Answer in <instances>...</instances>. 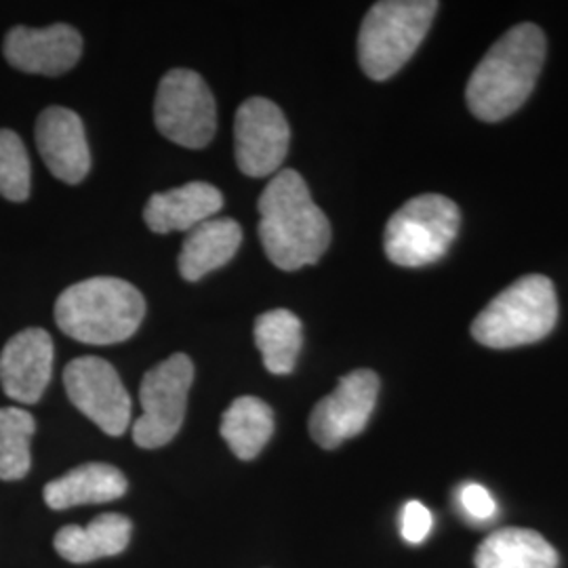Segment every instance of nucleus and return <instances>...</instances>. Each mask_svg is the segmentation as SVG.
<instances>
[{
    "instance_id": "obj_1",
    "label": "nucleus",
    "mask_w": 568,
    "mask_h": 568,
    "mask_svg": "<svg viewBox=\"0 0 568 568\" xmlns=\"http://www.w3.org/2000/svg\"><path fill=\"white\" fill-rule=\"evenodd\" d=\"M260 239L265 255L284 272L316 264L331 243V224L312 201L304 178L278 171L260 196Z\"/></svg>"
},
{
    "instance_id": "obj_2",
    "label": "nucleus",
    "mask_w": 568,
    "mask_h": 568,
    "mask_svg": "<svg viewBox=\"0 0 568 568\" xmlns=\"http://www.w3.org/2000/svg\"><path fill=\"white\" fill-rule=\"evenodd\" d=\"M546 60V34L520 23L490 47L467 82L466 102L476 119L499 122L527 102Z\"/></svg>"
},
{
    "instance_id": "obj_3",
    "label": "nucleus",
    "mask_w": 568,
    "mask_h": 568,
    "mask_svg": "<svg viewBox=\"0 0 568 568\" xmlns=\"http://www.w3.org/2000/svg\"><path fill=\"white\" fill-rule=\"evenodd\" d=\"M143 316L142 293L133 284L112 276L72 284L55 302V323L68 337L81 344L126 342L142 325Z\"/></svg>"
},
{
    "instance_id": "obj_4",
    "label": "nucleus",
    "mask_w": 568,
    "mask_h": 568,
    "mask_svg": "<svg viewBox=\"0 0 568 568\" xmlns=\"http://www.w3.org/2000/svg\"><path fill=\"white\" fill-rule=\"evenodd\" d=\"M558 321L556 288L546 276L528 274L509 284L471 323L478 344L508 349L546 339Z\"/></svg>"
},
{
    "instance_id": "obj_5",
    "label": "nucleus",
    "mask_w": 568,
    "mask_h": 568,
    "mask_svg": "<svg viewBox=\"0 0 568 568\" xmlns=\"http://www.w3.org/2000/svg\"><path fill=\"white\" fill-rule=\"evenodd\" d=\"M436 0H384L371 7L358 34V60L366 77L387 81L419 44L438 11Z\"/></svg>"
},
{
    "instance_id": "obj_6",
    "label": "nucleus",
    "mask_w": 568,
    "mask_h": 568,
    "mask_svg": "<svg viewBox=\"0 0 568 568\" xmlns=\"http://www.w3.org/2000/svg\"><path fill=\"white\" fill-rule=\"evenodd\" d=\"M462 225L459 206L440 194H422L403 204L386 225L384 248L392 264L422 267L447 255Z\"/></svg>"
},
{
    "instance_id": "obj_7",
    "label": "nucleus",
    "mask_w": 568,
    "mask_h": 568,
    "mask_svg": "<svg viewBox=\"0 0 568 568\" xmlns=\"http://www.w3.org/2000/svg\"><path fill=\"white\" fill-rule=\"evenodd\" d=\"M154 122L166 140L199 150L209 145L217 129V110L211 89L192 70H171L159 84Z\"/></svg>"
},
{
    "instance_id": "obj_8",
    "label": "nucleus",
    "mask_w": 568,
    "mask_h": 568,
    "mask_svg": "<svg viewBox=\"0 0 568 568\" xmlns=\"http://www.w3.org/2000/svg\"><path fill=\"white\" fill-rule=\"evenodd\" d=\"M194 365L185 354H173L143 375L140 387L142 417L133 426V440L142 448L169 445L182 429Z\"/></svg>"
},
{
    "instance_id": "obj_9",
    "label": "nucleus",
    "mask_w": 568,
    "mask_h": 568,
    "mask_svg": "<svg viewBox=\"0 0 568 568\" xmlns=\"http://www.w3.org/2000/svg\"><path fill=\"white\" fill-rule=\"evenodd\" d=\"M70 403L108 436H122L131 424V396L116 368L98 356H82L63 371Z\"/></svg>"
},
{
    "instance_id": "obj_10",
    "label": "nucleus",
    "mask_w": 568,
    "mask_h": 568,
    "mask_svg": "<svg viewBox=\"0 0 568 568\" xmlns=\"http://www.w3.org/2000/svg\"><path fill=\"white\" fill-rule=\"evenodd\" d=\"M236 164L248 178H267L286 159L291 129L283 110L265 98H251L239 108L234 121Z\"/></svg>"
},
{
    "instance_id": "obj_11",
    "label": "nucleus",
    "mask_w": 568,
    "mask_h": 568,
    "mask_svg": "<svg viewBox=\"0 0 568 568\" xmlns=\"http://www.w3.org/2000/svg\"><path fill=\"white\" fill-rule=\"evenodd\" d=\"M379 396V377L358 368L342 377L335 392L314 406L310 434L323 448H337L365 429Z\"/></svg>"
},
{
    "instance_id": "obj_12",
    "label": "nucleus",
    "mask_w": 568,
    "mask_h": 568,
    "mask_svg": "<svg viewBox=\"0 0 568 568\" xmlns=\"http://www.w3.org/2000/svg\"><path fill=\"white\" fill-rule=\"evenodd\" d=\"M4 60L26 74L60 77L72 70L82 55V37L68 23L49 28L16 26L4 37Z\"/></svg>"
},
{
    "instance_id": "obj_13",
    "label": "nucleus",
    "mask_w": 568,
    "mask_h": 568,
    "mask_svg": "<svg viewBox=\"0 0 568 568\" xmlns=\"http://www.w3.org/2000/svg\"><path fill=\"white\" fill-rule=\"evenodd\" d=\"M53 373V339L42 328L13 335L0 354V386L21 405L39 403Z\"/></svg>"
},
{
    "instance_id": "obj_14",
    "label": "nucleus",
    "mask_w": 568,
    "mask_h": 568,
    "mask_svg": "<svg viewBox=\"0 0 568 568\" xmlns=\"http://www.w3.org/2000/svg\"><path fill=\"white\" fill-rule=\"evenodd\" d=\"M37 148L47 169L65 183H81L91 169V152L81 116L51 105L37 121Z\"/></svg>"
},
{
    "instance_id": "obj_15",
    "label": "nucleus",
    "mask_w": 568,
    "mask_h": 568,
    "mask_svg": "<svg viewBox=\"0 0 568 568\" xmlns=\"http://www.w3.org/2000/svg\"><path fill=\"white\" fill-rule=\"evenodd\" d=\"M224 206L222 192L206 182L185 183L182 187L154 194L145 209L143 220L156 234L190 232L196 225L213 220Z\"/></svg>"
},
{
    "instance_id": "obj_16",
    "label": "nucleus",
    "mask_w": 568,
    "mask_h": 568,
    "mask_svg": "<svg viewBox=\"0 0 568 568\" xmlns=\"http://www.w3.org/2000/svg\"><path fill=\"white\" fill-rule=\"evenodd\" d=\"M124 493L126 478L119 467L84 464L51 480L44 487V501L51 509H68L116 501Z\"/></svg>"
},
{
    "instance_id": "obj_17",
    "label": "nucleus",
    "mask_w": 568,
    "mask_h": 568,
    "mask_svg": "<svg viewBox=\"0 0 568 568\" xmlns=\"http://www.w3.org/2000/svg\"><path fill=\"white\" fill-rule=\"evenodd\" d=\"M243 243V230L234 220H209L187 232L180 253V272L190 283L224 267Z\"/></svg>"
},
{
    "instance_id": "obj_18",
    "label": "nucleus",
    "mask_w": 568,
    "mask_h": 568,
    "mask_svg": "<svg viewBox=\"0 0 568 568\" xmlns=\"http://www.w3.org/2000/svg\"><path fill=\"white\" fill-rule=\"evenodd\" d=\"M131 541V523L121 514H102L87 527H63L55 535V549L72 565H87L116 556Z\"/></svg>"
},
{
    "instance_id": "obj_19",
    "label": "nucleus",
    "mask_w": 568,
    "mask_h": 568,
    "mask_svg": "<svg viewBox=\"0 0 568 568\" xmlns=\"http://www.w3.org/2000/svg\"><path fill=\"white\" fill-rule=\"evenodd\" d=\"M476 568H558V554L537 530L501 528L476 549Z\"/></svg>"
},
{
    "instance_id": "obj_20",
    "label": "nucleus",
    "mask_w": 568,
    "mask_h": 568,
    "mask_svg": "<svg viewBox=\"0 0 568 568\" xmlns=\"http://www.w3.org/2000/svg\"><path fill=\"white\" fill-rule=\"evenodd\" d=\"M274 434V413L264 400L255 396H241L222 417V436L232 453L251 462L255 459Z\"/></svg>"
},
{
    "instance_id": "obj_21",
    "label": "nucleus",
    "mask_w": 568,
    "mask_h": 568,
    "mask_svg": "<svg viewBox=\"0 0 568 568\" xmlns=\"http://www.w3.org/2000/svg\"><path fill=\"white\" fill-rule=\"evenodd\" d=\"M255 344L270 373L288 375L304 344L302 321L288 310H270L255 321Z\"/></svg>"
},
{
    "instance_id": "obj_22",
    "label": "nucleus",
    "mask_w": 568,
    "mask_h": 568,
    "mask_svg": "<svg viewBox=\"0 0 568 568\" xmlns=\"http://www.w3.org/2000/svg\"><path fill=\"white\" fill-rule=\"evenodd\" d=\"M34 417L16 406L0 408V480H21L30 471Z\"/></svg>"
},
{
    "instance_id": "obj_23",
    "label": "nucleus",
    "mask_w": 568,
    "mask_h": 568,
    "mask_svg": "<svg viewBox=\"0 0 568 568\" xmlns=\"http://www.w3.org/2000/svg\"><path fill=\"white\" fill-rule=\"evenodd\" d=\"M0 194L11 203L30 196V159L20 135L0 129Z\"/></svg>"
},
{
    "instance_id": "obj_24",
    "label": "nucleus",
    "mask_w": 568,
    "mask_h": 568,
    "mask_svg": "<svg viewBox=\"0 0 568 568\" xmlns=\"http://www.w3.org/2000/svg\"><path fill=\"white\" fill-rule=\"evenodd\" d=\"M457 504L469 520L474 523H490L497 516V501L488 488L476 483H466L457 490Z\"/></svg>"
},
{
    "instance_id": "obj_25",
    "label": "nucleus",
    "mask_w": 568,
    "mask_h": 568,
    "mask_svg": "<svg viewBox=\"0 0 568 568\" xmlns=\"http://www.w3.org/2000/svg\"><path fill=\"white\" fill-rule=\"evenodd\" d=\"M432 527H434L432 511L422 501H415V499L408 501L400 516V532L406 544H413V546L424 544Z\"/></svg>"
}]
</instances>
